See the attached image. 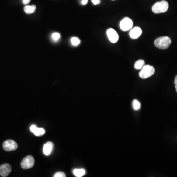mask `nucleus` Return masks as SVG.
<instances>
[{"label": "nucleus", "mask_w": 177, "mask_h": 177, "mask_svg": "<svg viewBox=\"0 0 177 177\" xmlns=\"http://www.w3.org/2000/svg\"><path fill=\"white\" fill-rule=\"evenodd\" d=\"M169 8L168 2L165 0L158 2L152 7V11L155 14L164 13L167 12Z\"/></svg>", "instance_id": "nucleus-1"}, {"label": "nucleus", "mask_w": 177, "mask_h": 177, "mask_svg": "<svg viewBox=\"0 0 177 177\" xmlns=\"http://www.w3.org/2000/svg\"><path fill=\"white\" fill-rule=\"evenodd\" d=\"M171 43V40L168 36H161L156 39L154 41V45L158 48L166 49Z\"/></svg>", "instance_id": "nucleus-2"}, {"label": "nucleus", "mask_w": 177, "mask_h": 177, "mask_svg": "<svg viewBox=\"0 0 177 177\" xmlns=\"http://www.w3.org/2000/svg\"><path fill=\"white\" fill-rule=\"evenodd\" d=\"M154 72V67L150 65H145L139 72V76L142 79H147L153 75Z\"/></svg>", "instance_id": "nucleus-3"}, {"label": "nucleus", "mask_w": 177, "mask_h": 177, "mask_svg": "<svg viewBox=\"0 0 177 177\" xmlns=\"http://www.w3.org/2000/svg\"><path fill=\"white\" fill-rule=\"evenodd\" d=\"M35 164L34 158L31 155H28L22 160L21 166L24 169H29L33 167Z\"/></svg>", "instance_id": "nucleus-4"}, {"label": "nucleus", "mask_w": 177, "mask_h": 177, "mask_svg": "<svg viewBox=\"0 0 177 177\" xmlns=\"http://www.w3.org/2000/svg\"><path fill=\"white\" fill-rule=\"evenodd\" d=\"M133 26L132 20L128 17H126L121 21L120 24V27L122 31L126 32L131 29Z\"/></svg>", "instance_id": "nucleus-5"}, {"label": "nucleus", "mask_w": 177, "mask_h": 177, "mask_svg": "<svg viewBox=\"0 0 177 177\" xmlns=\"http://www.w3.org/2000/svg\"><path fill=\"white\" fill-rule=\"evenodd\" d=\"M18 148V145L13 140H7L3 143V148L5 151H10L16 150Z\"/></svg>", "instance_id": "nucleus-6"}, {"label": "nucleus", "mask_w": 177, "mask_h": 177, "mask_svg": "<svg viewBox=\"0 0 177 177\" xmlns=\"http://www.w3.org/2000/svg\"><path fill=\"white\" fill-rule=\"evenodd\" d=\"M107 35L109 40L113 43H115L118 41L119 36L117 32L112 28L108 29L107 30Z\"/></svg>", "instance_id": "nucleus-7"}, {"label": "nucleus", "mask_w": 177, "mask_h": 177, "mask_svg": "<svg viewBox=\"0 0 177 177\" xmlns=\"http://www.w3.org/2000/svg\"><path fill=\"white\" fill-rule=\"evenodd\" d=\"M11 171H12V167L8 163L2 164L0 166V175L2 177H7Z\"/></svg>", "instance_id": "nucleus-8"}, {"label": "nucleus", "mask_w": 177, "mask_h": 177, "mask_svg": "<svg viewBox=\"0 0 177 177\" xmlns=\"http://www.w3.org/2000/svg\"><path fill=\"white\" fill-rule=\"evenodd\" d=\"M142 33V31L139 27H134L130 31V37L132 39H137L140 37Z\"/></svg>", "instance_id": "nucleus-9"}, {"label": "nucleus", "mask_w": 177, "mask_h": 177, "mask_svg": "<svg viewBox=\"0 0 177 177\" xmlns=\"http://www.w3.org/2000/svg\"><path fill=\"white\" fill-rule=\"evenodd\" d=\"M54 147V145L51 142H48L46 144H44L43 148V151L44 154L45 155H49L51 154L53 149Z\"/></svg>", "instance_id": "nucleus-10"}, {"label": "nucleus", "mask_w": 177, "mask_h": 177, "mask_svg": "<svg viewBox=\"0 0 177 177\" xmlns=\"http://www.w3.org/2000/svg\"><path fill=\"white\" fill-rule=\"evenodd\" d=\"M73 173L75 177H83L86 174V171L84 169H75L73 170Z\"/></svg>", "instance_id": "nucleus-11"}, {"label": "nucleus", "mask_w": 177, "mask_h": 177, "mask_svg": "<svg viewBox=\"0 0 177 177\" xmlns=\"http://www.w3.org/2000/svg\"><path fill=\"white\" fill-rule=\"evenodd\" d=\"M36 6L35 5H32L31 6L26 5L24 8V12L27 14H31V13H34L36 11Z\"/></svg>", "instance_id": "nucleus-12"}, {"label": "nucleus", "mask_w": 177, "mask_h": 177, "mask_svg": "<svg viewBox=\"0 0 177 177\" xmlns=\"http://www.w3.org/2000/svg\"><path fill=\"white\" fill-rule=\"evenodd\" d=\"M145 66V62L143 60H139L135 63L134 68L136 69H141Z\"/></svg>", "instance_id": "nucleus-13"}, {"label": "nucleus", "mask_w": 177, "mask_h": 177, "mask_svg": "<svg viewBox=\"0 0 177 177\" xmlns=\"http://www.w3.org/2000/svg\"><path fill=\"white\" fill-rule=\"evenodd\" d=\"M132 106H133V108L135 110H139L141 108V104L138 100H137V99H134V100H133Z\"/></svg>", "instance_id": "nucleus-14"}, {"label": "nucleus", "mask_w": 177, "mask_h": 177, "mask_svg": "<svg viewBox=\"0 0 177 177\" xmlns=\"http://www.w3.org/2000/svg\"><path fill=\"white\" fill-rule=\"evenodd\" d=\"M45 133V130L43 128H38L37 127L36 130L33 133L36 136H41L43 135Z\"/></svg>", "instance_id": "nucleus-15"}, {"label": "nucleus", "mask_w": 177, "mask_h": 177, "mask_svg": "<svg viewBox=\"0 0 177 177\" xmlns=\"http://www.w3.org/2000/svg\"><path fill=\"white\" fill-rule=\"evenodd\" d=\"M71 43L73 46H76L80 43V40L77 37H72V39H71Z\"/></svg>", "instance_id": "nucleus-16"}, {"label": "nucleus", "mask_w": 177, "mask_h": 177, "mask_svg": "<svg viewBox=\"0 0 177 177\" xmlns=\"http://www.w3.org/2000/svg\"><path fill=\"white\" fill-rule=\"evenodd\" d=\"M52 38L54 41H58L60 38V35L59 33H54L52 35Z\"/></svg>", "instance_id": "nucleus-17"}, {"label": "nucleus", "mask_w": 177, "mask_h": 177, "mask_svg": "<svg viewBox=\"0 0 177 177\" xmlns=\"http://www.w3.org/2000/svg\"><path fill=\"white\" fill-rule=\"evenodd\" d=\"M66 174L63 172H58L56 173L54 175V177H65Z\"/></svg>", "instance_id": "nucleus-18"}, {"label": "nucleus", "mask_w": 177, "mask_h": 177, "mask_svg": "<svg viewBox=\"0 0 177 177\" xmlns=\"http://www.w3.org/2000/svg\"><path fill=\"white\" fill-rule=\"evenodd\" d=\"M37 128V127L36 125H33L31 126V127H30V130H31V132L34 133Z\"/></svg>", "instance_id": "nucleus-19"}, {"label": "nucleus", "mask_w": 177, "mask_h": 177, "mask_svg": "<svg viewBox=\"0 0 177 177\" xmlns=\"http://www.w3.org/2000/svg\"><path fill=\"white\" fill-rule=\"evenodd\" d=\"M92 2L95 5H96L100 4V0H92Z\"/></svg>", "instance_id": "nucleus-20"}, {"label": "nucleus", "mask_w": 177, "mask_h": 177, "mask_svg": "<svg viewBox=\"0 0 177 177\" xmlns=\"http://www.w3.org/2000/svg\"><path fill=\"white\" fill-rule=\"evenodd\" d=\"M31 1V0H23V3L24 4L27 5V4H29Z\"/></svg>", "instance_id": "nucleus-21"}, {"label": "nucleus", "mask_w": 177, "mask_h": 177, "mask_svg": "<svg viewBox=\"0 0 177 177\" xmlns=\"http://www.w3.org/2000/svg\"><path fill=\"white\" fill-rule=\"evenodd\" d=\"M88 1V0H82V2H81V3H82V5H85L87 4Z\"/></svg>", "instance_id": "nucleus-22"}, {"label": "nucleus", "mask_w": 177, "mask_h": 177, "mask_svg": "<svg viewBox=\"0 0 177 177\" xmlns=\"http://www.w3.org/2000/svg\"><path fill=\"white\" fill-rule=\"evenodd\" d=\"M174 84L175 85H177V75L175 77L174 80Z\"/></svg>", "instance_id": "nucleus-23"}, {"label": "nucleus", "mask_w": 177, "mask_h": 177, "mask_svg": "<svg viewBox=\"0 0 177 177\" xmlns=\"http://www.w3.org/2000/svg\"><path fill=\"white\" fill-rule=\"evenodd\" d=\"M175 88H176V92H177V85H175Z\"/></svg>", "instance_id": "nucleus-24"}, {"label": "nucleus", "mask_w": 177, "mask_h": 177, "mask_svg": "<svg viewBox=\"0 0 177 177\" xmlns=\"http://www.w3.org/2000/svg\"><path fill=\"white\" fill-rule=\"evenodd\" d=\"M112 1H115V0H112Z\"/></svg>", "instance_id": "nucleus-25"}]
</instances>
